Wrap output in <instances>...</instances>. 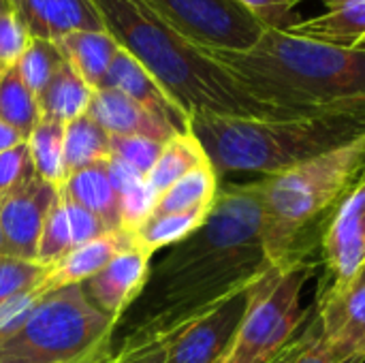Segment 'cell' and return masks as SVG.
Masks as SVG:
<instances>
[{"label":"cell","mask_w":365,"mask_h":363,"mask_svg":"<svg viewBox=\"0 0 365 363\" xmlns=\"http://www.w3.org/2000/svg\"><path fill=\"white\" fill-rule=\"evenodd\" d=\"M267 272L257 182L220 186L205 223L150 270L141 295L115 327L113 355L169 342Z\"/></svg>","instance_id":"obj_1"},{"label":"cell","mask_w":365,"mask_h":363,"mask_svg":"<svg viewBox=\"0 0 365 363\" xmlns=\"http://www.w3.org/2000/svg\"><path fill=\"white\" fill-rule=\"evenodd\" d=\"M261 101L291 113H365V47L265 30L246 51L207 49Z\"/></svg>","instance_id":"obj_2"},{"label":"cell","mask_w":365,"mask_h":363,"mask_svg":"<svg viewBox=\"0 0 365 363\" xmlns=\"http://www.w3.org/2000/svg\"><path fill=\"white\" fill-rule=\"evenodd\" d=\"M105 28L190 116L299 118L261 101L205 47L192 43L139 0H94Z\"/></svg>","instance_id":"obj_3"},{"label":"cell","mask_w":365,"mask_h":363,"mask_svg":"<svg viewBox=\"0 0 365 363\" xmlns=\"http://www.w3.org/2000/svg\"><path fill=\"white\" fill-rule=\"evenodd\" d=\"M365 173V135L282 173L257 180L272 270L310 261L329 220Z\"/></svg>","instance_id":"obj_4"},{"label":"cell","mask_w":365,"mask_h":363,"mask_svg":"<svg viewBox=\"0 0 365 363\" xmlns=\"http://www.w3.org/2000/svg\"><path fill=\"white\" fill-rule=\"evenodd\" d=\"M216 175L282 173L365 135V113H319L299 118H233L205 111L188 116Z\"/></svg>","instance_id":"obj_5"},{"label":"cell","mask_w":365,"mask_h":363,"mask_svg":"<svg viewBox=\"0 0 365 363\" xmlns=\"http://www.w3.org/2000/svg\"><path fill=\"white\" fill-rule=\"evenodd\" d=\"M115 327L81 285L49 291L17 327L0 334V363H75L113 338Z\"/></svg>","instance_id":"obj_6"},{"label":"cell","mask_w":365,"mask_h":363,"mask_svg":"<svg viewBox=\"0 0 365 363\" xmlns=\"http://www.w3.org/2000/svg\"><path fill=\"white\" fill-rule=\"evenodd\" d=\"M314 267L304 261L272 270L252 287L246 317L220 363H272L284 351L310 315L299 302Z\"/></svg>","instance_id":"obj_7"},{"label":"cell","mask_w":365,"mask_h":363,"mask_svg":"<svg viewBox=\"0 0 365 363\" xmlns=\"http://www.w3.org/2000/svg\"><path fill=\"white\" fill-rule=\"evenodd\" d=\"M205 49L246 51L267 30L237 0H139Z\"/></svg>","instance_id":"obj_8"},{"label":"cell","mask_w":365,"mask_h":363,"mask_svg":"<svg viewBox=\"0 0 365 363\" xmlns=\"http://www.w3.org/2000/svg\"><path fill=\"white\" fill-rule=\"evenodd\" d=\"M325 276L319 295L351 285L365 272V175L336 210L321 237Z\"/></svg>","instance_id":"obj_9"},{"label":"cell","mask_w":365,"mask_h":363,"mask_svg":"<svg viewBox=\"0 0 365 363\" xmlns=\"http://www.w3.org/2000/svg\"><path fill=\"white\" fill-rule=\"evenodd\" d=\"M58 199L60 188L34 173L0 199L4 257L34 263L45 220Z\"/></svg>","instance_id":"obj_10"},{"label":"cell","mask_w":365,"mask_h":363,"mask_svg":"<svg viewBox=\"0 0 365 363\" xmlns=\"http://www.w3.org/2000/svg\"><path fill=\"white\" fill-rule=\"evenodd\" d=\"M255 287V285H252ZM250 289L235 293L207 315L188 323L167 342L165 363H218L231 349L250 304Z\"/></svg>","instance_id":"obj_11"},{"label":"cell","mask_w":365,"mask_h":363,"mask_svg":"<svg viewBox=\"0 0 365 363\" xmlns=\"http://www.w3.org/2000/svg\"><path fill=\"white\" fill-rule=\"evenodd\" d=\"M319 340L336 362L365 363V272L340 291L317 295Z\"/></svg>","instance_id":"obj_12"},{"label":"cell","mask_w":365,"mask_h":363,"mask_svg":"<svg viewBox=\"0 0 365 363\" xmlns=\"http://www.w3.org/2000/svg\"><path fill=\"white\" fill-rule=\"evenodd\" d=\"M152 270V255L137 244L118 252L96 276L81 285L90 304L105 317L120 323L141 295Z\"/></svg>","instance_id":"obj_13"},{"label":"cell","mask_w":365,"mask_h":363,"mask_svg":"<svg viewBox=\"0 0 365 363\" xmlns=\"http://www.w3.org/2000/svg\"><path fill=\"white\" fill-rule=\"evenodd\" d=\"M101 88H113L126 94L175 133H188V113L165 92V88L128 49L120 47Z\"/></svg>","instance_id":"obj_14"},{"label":"cell","mask_w":365,"mask_h":363,"mask_svg":"<svg viewBox=\"0 0 365 363\" xmlns=\"http://www.w3.org/2000/svg\"><path fill=\"white\" fill-rule=\"evenodd\" d=\"M32 39L58 41L77 30H105L94 0H9Z\"/></svg>","instance_id":"obj_15"},{"label":"cell","mask_w":365,"mask_h":363,"mask_svg":"<svg viewBox=\"0 0 365 363\" xmlns=\"http://www.w3.org/2000/svg\"><path fill=\"white\" fill-rule=\"evenodd\" d=\"M88 116L94 118L109 135L124 137H148L167 143L171 137L180 135L163 120L152 116L139 103L113 88H98L88 107Z\"/></svg>","instance_id":"obj_16"},{"label":"cell","mask_w":365,"mask_h":363,"mask_svg":"<svg viewBox=\"0 0 365 363\" xmlns=\"http://www.w3.org/2000/svg\"><path fill=\"white\" fill-rule=\"evenodd\" d=\"M133 233L126 231H109L83 246L73 248L60 263L49 267L47 278L43 280V291H58L73 285H83L92 276H96L118 252L133 246Z\"/></svg>","instance_id":"obj_17"},{"label":"cell","mask_w":365,"mask_h":363,"mask_svg":"<svg viewBox=\"0 0 365 363\" xmlns=\"http://www.w3.org/2000/svg\"><path fill=\"white\" fill-rule=\"evenodd\" d=\"M60 193L71 199L73 203L86 208L94 216H98L109 231H122V218H120V197L111 182L107 160L88 165L75 173H71L64 184L60 186Z\"/></svg>","instance_id":"obj_18"},{"label":"cell","mask_w":365,"mask_h":363,"mask_svg":"<svg viewBox=\"0 0 365 363\" xmlns=\"http://www.w3.org/2000/svg\"><path fill=\"white\" fill-rule=\"evenodd\" d=\"M64 60L77 71V75L92 88L98 90L109 73V66L120 51L118 39L105 30H77L53 41Z\"/></svg>","instance_id":"obj_19"},{"label":"cell","mask_w":365,"mask_h":363,"mask_svg":"<svg viewBox=\"0 0 365 363\" xmlns=\"http://www.w3.org/2000/svg\"><path fill=\"white\" fill-rule=\"evenodd\" d=\"M291 32L342 47H365V0H353L302 19Z\"/></svg>","instance_id":"obj_20"},{"label":"cell","mask_w":365,"mask_h":363,"mask_svg":"<svg viewBox=\"0 0 365 363\" xmlns=\"http://www.w3.org/2000/svg\"><path fill=\"white\" fill-rule=\"evenodd\" d=\"M92 96L94 90L77 75V71L68 62H64L36 96L41 120L68 124L75 118L88 113Z\"/></svg>","instance_id":"obj_21"},{"label":"cell","mask_w":365,"mask_h":363,"mask_svg":"<svg viewBox=\"0 0 365 363\" xmlns=\"http://www.w3.org/2000/svg\"><path fill=\"white\" fill-rule=\"evenodd\" d=\"M220 178L216 175L210 163L199 165L197 169L188 171L180 178L171 188L158 195L152 214H188L212 210L218 197Z\"/></svg>","instance_id":"obj_22"},{"label":"cell","mask_w":365,"mask_h":363,"mask_svg":"<svg viewBox=\"0 0 365 363\" xmlns=\"http://www.w3.org/2000/svg\"><path fill=\"white\" fill-rule=\"evenodd\" d=\"M107 169L111 175V182L120 197V218H122V231L135 233L141 223L152 214L156 195L148 186V180L143 173L133 169L130 165L107 158Z\"/></svg>","instance_id":"obj_23"},{"label":"cell","mask_w":365,"mask_h":363,"mask_svg":"<svg viewBox=\"0 0 365 363\" xmlns=\"http://www.w3.org/2000/svg\"><path fill=\"white\" fill-rule=\"evenodd\" d=\"M205 163H210V160H207L201 143L195 139V135L190 131L180 133L163 145V152H160L156 165L145 175L148 186L152 188V193L158 199V195H163L167 188H171L180 178H184L188 171H192Z\"/></svg>","instance_id":"obj_24"},{"label":"cell","mask_w":365,"mask_h":363,"mask_svg":"<svg viewBox=\"0 0 365 363\" xmlns=\"http://www.w3.org/2000/svg\"><path fill=\"white\" fill-rule=\"evenodd\" d=\"M111 135L88 113L64 126V171L66 178L88 165L109 158Z\"/></svg>","instance_id":"obj_25"},{"label":"cell","mask_w":365,"mask_h":363,"mask_svg":"<svg viewBox=\"0 0 365 363\" xmlns=\"http://www.w3.org/2000/svg\"><path fill=\"white\" fill-rule=\"evenodd\" d=\"M212 210L188 214H150L141 227L133 233L135 244L148 255H156L163 248H171L192 235L210 216Z\"/></svg>","instance_id":"obj_26"},{"label":"cell","mask_w":365,"mask_h":363,"mask_svg":"<svg viewBox=\"0 0 365 363\" xmlns=\"http://www.w3.org/2000/svg\"><path fill=\"white\" fill-rule=\"evenodd\" d=\"M64 126L53 120H41L28 137V152L34 175L41 180L62 186L66 180L64 171Z\"/></svg>","instance_id":"obj_27"},{"label":"cell","mask_w":365,"mask_h":363,"mask_svg":"<svg viewBox=\"0 0 365 363\" xmlns=\"http://www.w3.org/2000/svg\"><path fill=\"white\" fill-rule=\"evenodd\" d=\"M0 120L17 128L26 139L41 122L38 98L24 83L17 66H11L0 75Z\"/></svg>","instance_id":"obj_28"},{"label":"cell","mask_w":365,"mask_h":363,"mask_svg":"<svg viewBox=\"0 0 365 363\" xmlns=\"http://www.w3.org/2000/svg\"><path fill=\"white\" fill-rule=\"evenodd\" d=\"M64 56L60 47L53 41L45 39H32L24 56L17 60V71L24 83L38 96L41 90L49 83V79L58 73V68L64 64Z\"/></svg>","instance_id":"obj_29"},{"label":"cell","mask_w":365,"mask_h":363,"mask_svg":"<svg viewBox=\"0 0 365 363\" xmlns=\"http://www.w3.org/2000/svg\"><path fill=\"white\" fill-rule=\"evenodd\" d=\"M73 250V240H71V227H68V218H66V210H64V201L62 197L56 201V205L51 208L41 240H38V248H36V259L34 263H38L41 267H53L56 263H60L68 252Z\"/></svg>","instance_id":"obj_30"},{"label":"cell","mask_w":365,"mask_h":363,"mask_svg":"<svg viewBox=\"0 0 365 363\" xmlns=\"http://www.w3.org/2000/svg\"><path fill=\"white\" fill-rule=\"evenodd\" d=\"M160 141L148 139V137H124V135H111L109 141V158H118L139 173L148 175L152 167L156 165L160 152H163Z\"/></svg>","instance_id":"obj_31"},{"label":"cell","mask_w":365,"mask_h":363,"mask_svg":"<svg viewBox=\"0 0 365 363\" xmlns=\"http://www.w3.org/2000/svg\"><path fill=\"white\" fill-rule=\"evenodd\" d=\"M47 267H41L32 261H19L13 257H0V304L9 297L24 293L43 285L47 278Z\"/></svg>","instance_id":"obj_32"},{"label":"cell","mask_w":365,"mask_h":363,"mask_svg":"<svg viewBox=\"0 0 365 363\" xmlns=\"http://www.w3.org/2000/svg\"><path fill=\"white\" fill-rule=\"evenodd\" d=\"M30 41L32 36L28 28L11 9L0 13V71H6L17 64Z\"/></svg>","instance_id":"obj_33"},{"label":"cell","mask_w":365,"mask_h":363,"mask_svg":"<svg viewBox=\"0 0 365 363\" xmlns=\"http://www.w3.org/2000/svg\"><path fill=\"white\" fill-rule=\"evenodd\" d=\"M248 9L267 30H293L302 15L295 0H237Z\"/></svg>","instance_id":"obj_34"},{"label":"cell","mask_w":365,"mask_h":363,"mask_svg":"<svg viewBox=\"0 0 365 363\" xmlns=\"http://www.w3.org/2000/svg\"><path fill=\"white\" fill-rule=\"evenodd\" d=\"M62 201H64V210H66V218H68V227H71V240H73V248L83 246L105 233H109V229L105 227V223L94 216L92 212H88L86 208L73 203L71 199H66L60 193Z\"/></svg>","instance_id":"obj_35"},{"label":"cell","mask_w":365,"mask_h":363,"mask_svg":"<svg viewBox=\"0 0 365 363\" xmlns=\"http://www.w3.org/2000/svg\"><path fill=\"white\" fill-rule=\"evenodd\" d=\"M32 163L28 143H21L13 150H6L0 154V199L9 195L13 188H17L21 182H26L32 175Z\"/></svg>","instance_id":"obj_36"},{"label":"cell","mask_w":365,"mask_h":363,"mask_svg":"<svg viewBox=\"0 0 365 363\" xmlns=\"http://www.w3.org/2000/svg\"><path fill=\"white\" fill-rule=\"evenodd\" d=\"M293 363H361V362H336L319 340V325L314 317V304L310 306V315L304 325V344L295 355Z\"/></svg>","instance_id":"obj_37"},{"label":"cell","mask_w":365,"mask_h":363,"mask_svg":"<svg viewBox=\"0 0 365 363\" xmlns=\"http://www.w3.org/2000/svg\"><path fill=\"white\" fill-rule=\"evenodd\" d=\"M165 357H167V342L152 344L126 355H113L111 363H165Z\"/></svg>","instance_id":"obj_38"},{"label":"cell","mask_w":365,"mask_h":363,"mask_svg":"<svg viewBox=\"0 0 365 363\" xmlns=\"http://www.w3.org/2000/svg\"><path fill=\"white\" fill-rule=\"evenodd\" d=\"M28 139L17 131L13 128L11 124H6L4 120H0V154L6 152V150H13L21 143H26Z\"/></svg>","instance_id":"obj_39"},{"label":"cell","mask_w":365,"mask_h":363,"mask_svg":"<svg viewBox=\"0 0 365 363\" xmlns=\"http://www.w3.org/2000/svg\"><path fill=\"white\" fill-rule=\"evenodd\" d=\"M306 325V323H304ZM302 344H304V327L299 329V334L284 347V351L274 359L272 363H293V359H295V355L299 353V349H302Z\"/></svg>","instance_id":"obj_40"},{"label":"cell","mask_w":365,"mask_h":363,"mask_svg":"<svg viewBox=\"0 0 365 363\" xmlns=\"http://www.w3.org/2000/svg\"><path fill=\"white\" fill-rule=\"evenodd\" d=\"M319 2H323L327 9H334V6H340V4H346V2H353V0H319Z\"/></svg>","instance_id":"obj_41"},{"label":"cell","mask_w":365,"mask_h":363,"mask_svg":"<svg viewBox=\"0 0 365 363\" xmlns=\"http://www.w3.org/2000/svg\"><path fill=\"white\" fill-rule=\"evenodd\" d=\"M11 6H9V0H0V13H4V11H9Z\"/></svg>","instance_id":"obj_42"},{"label":"cell","mask_w":365,"mask_h":363,"mask_svg":"<svg viewBox=\"0 0 365 363\" xmlns=\"http://www.w3.org/2000/svg\"><path fill=\"white\" fill-rule=\"evenodd\" d=\"M107 340H109V338H107ZM101 344H103V342H101ZM101 344H98V347H101ZM98 347H96V349H98ZM96 349H94V351H96ZM94 351H92V353H94ZM92 353H88V355H86L83 359H79V362H75V363H86L88 359H90V357H92Z\"/></svg>","instance_id":"obj_43"},{"label":"cell","mask_w":365,"mask_h":363,"mask_svg":"<svg viewBox=\"0 0 365 363\" xmlns=\"http://www.w3.org/2000/svg\"><path fill=\"white\" fill-rule=\"evenodd\" d=\"M0 257H4V240H2V231H0Z\"/></svg>","instance_id":"obj_44"},{"label":"cell","mask_w":365,"mask_h":363,"mask_svg":"<svg viewBox=\"0 0 365 363\" xmlns=\"http://www.w3.org/2000/svg\"><path fill=\"white\" fill-rule=\"evenodd\" d=\"M2 73H4V71H0V75H2Z\"/></svg>","instance_id":"obj_45"},{"label":"cell","mask_w":365,"mask_h":363,"mask_svg":"<svg viewBox=\"0 0 365 363\" xmlns=\"http://www.w3.org/2000/svg\"><path fill=\"white\" fill-rule=\"evenodd\" d=\"M220 362H222V359H220ZM220 362H218V363H220Z\"/></svg>","instance_id":"obj_46"}]
</instances>
